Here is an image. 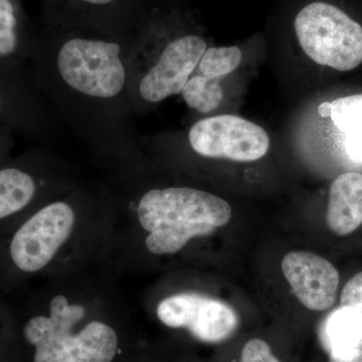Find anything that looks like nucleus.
<instances>
[{
	"label": "nucleus",
	"instance_id": "1",
	"mask_svg": "<svg viewBox=\"0 0 362 362\" xmlns=\"http://www.w3.org/2000/svg\"><path fill=\"white\" fill-rule=\"evenodd\" d=\"M145 245L154 255L175 254L195 237L211 235L232 218L230 204L211 192L187 187L152 188L137 204Z\"/></svg>",
	"mask_w": 362,
	"mask_h": 362
},
{
	"label": "nucleus",
	"instance_id": "2",
	"mask_svg": "<svg viewBox=\"0 0 362 362\" xmlns=\"http://www.w3.org/2000/svg\"><path fill=\"white\" fill-rule=\"evenodd\" d=\"M130 52L113 40L71 37L52 56V73L66 92L85 103L129 106Z\"/></svg>",
	"mask_w": 362,
	"mask_h": 362
},
{
	"label": "nucleus",
	"instance_id": "3",
	"mask_svg": "<svg viewBox=\"0 0 362 362\" xmlns=\"http://www.w3.org/2000/svg\"><path fill=\"white\" fill-rule=\"evenodd\" d=\"M206 49V40L195 35L169 40L154 37L132 49L128 89L130 108L146 111L181 94Z\"/></svg>",
	"mask_w": 362,
	"mask_h": 362
},
{
	"label": "nucleus",
	"instance_id": "4",
	"mask_svg": "<svg viewBox=\"0 0 362 362\" xmlns=\"http://www.w3.org/2000/svg\"><path fill=\"white\" fill-rule=\"evenodd\" d=\"M51 315L35 316L26 323V341L35 347L33 362H111L118 349L115 330L100 321L90 322L78 334L73 328L84 318L80 304L64 295L52 300Z\"/></svg>",
	"mask_w": 362,
	"mask_h": 362
},
{
	"label": "nucleus",
	"instance_id": "5",
	"mask_svg": "<svg viewBox=\"0 0 362 362\" xmlns=\"http://www.w3.org/2000/svg\"><path fill=\"white\" fill-rule=\"evenodd\" d=\"M294 26L298 42L316 64L347 71L362 63V26L338 7L322 1L308 4Z\"/></svg>",
	"mask_w": 362,
	"mask_h": 362
},
{
	"label": "nucleus",
	"instance_id": "6",
	"mask_svg": "<svg viewBox=\"0 0 362 362\" xmlns=\"http://www.w3.org/2000/svg\"><path fill=\"white\" fill-rule=\"evenodd\" d=\"M187 139L199 156L235 162L258 160L270 147V138L264 128L230 114L197 121L189 128Z\"/></svg>",
	"mask_w": 362,
	"mask_h": 362
},
{
	"label": "nucleus",
	"instance_id": "7",
	"mask_svg": "<svg viewBox=\"0 0 362 362\" xmlns=\"http://www.w3.org/2000/svg\"><path fill=\"white\" fill-rule=\"evenodd\" d=\"M75 213L66 202L42 207L14 235L11 257L20 270L33 273L45 268L70 238Z\"/></svg>",
	"mask_w": 362,
	"mask_h": 362
},
{
	"label": "nucleus",
	"instance_id": "8",
	"mask_svg": "<svg viewBox=\"0 0 362 362\" xmlns=\"http://www.w3.org/2000/svg\"><path fill=\"white\" fill-rule=\"evenodd\" d=\"M157 317L171 328H185L197 339L218 343L232 337L239 326L237 313L225 302L197 293H180L158 304Z\"/></svg>",
	"mask_w": 362,
	"mask_h": 362
},
{
	"label": "nucleus",
	"instance_id": "9",
	"mask_svg": "<svg viewBox=\"0 0 362 362\" xmlns=\"http://www.w3.org/2000/svg\"><path fill=\"white\" fill-rule=\"evenodd\" d=\"M282 271L298 300L313 311L329 309L337 300L339 274L323 257L310 252H291L282 261Z\"/></svg>",
	"mask_w": 362,
	"mask_h": 362
},
{
	"label": "nucleus",
	"instance_id": "10",
	"mask_svg": "<svg viewBox=\"0 0 362 362\" xmlns=\"http://www.w3.org/2000/svg\"><path fill=\"white\" fill-rule=\"evenodd\" d=\"M326 221L333 233L347 235L362 225V175L346 173L333 181Z\"/></svg>",
	"mask_w": 362,
	"mask_h": 362
},
{
	"label": "nucleus",
	"instance_id": "11",
	"mask_svg": "<svg viewBox=\"0 0 362 362\" xmlns=\"http://www.w3.org/2000/svg\"><path fill=\"white\" fill-rule=\"evenodd\" d=\"M324 340L331 356H342L362 349V320L347 307L333 311L324 324Z\"/></svg>",
	"mask_w": 362,
	"mask_h": 362
},
{
	"label": "nucleus",
	"instance_id": "12",
	"mask_svg": "<svg viewBox=\"0 0 362 362\" xmlns=\"http://www.w3.org/2000/svg\"><path fill=\"white\" fill-rule=\"evenodd\" d=\"M330 118L344 134L347 154L354 160L362 161V94L331 102Z\"/></svg>",
	"mask_w": 362,
	"mask_h": 362
},
{
	"label": "nucleus",
	"instance_id": "13",
	"mask_svg": "<svg viewBox=\"0 0 362 362\" xmlns=\"http://www.w3.org/2000/svg\"><path fill=\"white\" fill-rule=\"evenodd\" d=\"M37 185L32 175L16 168L0 170V218L25 209L35 197Z\"/></svg>",
	"mask_w": 362,
	"mask_h": 362
},
{
	"label": "nucleus",
	"instance_id": "14",
	"mask_svg": "<svg viewBox=\"0 0 362 362\" xmlns=\"http://www.w3.org/2000/svg\"><path fill=\"white\" fill-rule=\"evenodd\" d=\"M221 80L223 78H209L194 71L180 95L190 109L209 115L218 111L225 99Z\"/></svg>",
	"mask_w": 362,
	"mask_h": 362
},
{
	"label": "nucleus",
	"instance_id": "15",
	"mask_svg": "<svg viewBox=\"0 0 362 362\" xmlns=\"http://www.w3.org/2000/svg\"><path fill=\"white\" fill-rule=\"evenodd\" d=\"M242 59L238 47H207L194 71L209 78H223L239 68Z\"/></svg>",
	"mask_w": 362,
	"mask_h": 362
},
{
	"label": "nucleus",
	"instance_id": "16",
	"mask_svg": "<svg viewBox=\"0 0 362 362\" xmlns=\"http://www.w3.org/2000/svg\"><path fill=\"white\" fill-rule=\"evenodd\" d=\"M20 47L18 18L13 4L11 0H0V56L2 65L18 56Z\"/></svg>",
	"mask_w": 362,
	"mask_h": 362
},
{
	"label": "nucleus",
	"instance_id": "17",
	"mask_svg": "<svg viewBox=\"0 0 362 362\" xmlns=\"http://www.w3.org/2000/svg\"><path fill=\"white\" fill-rule=\"evenodd\" d=\"M340 306L351 309L362 320V272L356 274L343 288Z\"/></svg>",
	"mask_w": 362,
	"mask_h": 362
},
{
	"label": "nucleus",
	"instance_id": "18",
	"mask_svg": "<svg viewBox=\"0 0 362 362\" xmlns=\"http://www.w3.org/2000/svg\"><path fill=\"white\" fill-rule=\"evenodd\" d=\"M240 362H280L272 354L270 346L264 340L252 339L245 344L240 354Z\"/></svg>",
	"mask_w": 362,
	"mask_h": 362
},
{
	"label": "nucleus",
	"instance_id": "19",
	"mask_svg": "<svg viewBox=\"0 0 362 362\" xmlns=\"http://www.w3.org/2000/svg\"><path fill=\"white\" fill-rule=\"evenodd\" d=\"M329 362H362V349L342 356H331Z\"/></svg>",
	"mask_w": 362,
	"mask_h": 362
},
{
	"label": "nucleus",
	"instance_id": "20",
	"mask_svg": "<svg viewBox=\"0 0 362 362\" xmlns=\"http://www.w3.org/2000/svg\"><path fill=\"white\" fill-rule=\"evenodd\" d=\"M319 115L323 118L331 116V102H324L318 108Z\"/></svg>",
	"mask_w": 362,
	"mask_h": 362
},
{
	"label": "nucleus",
	"instance_id": "21",
	"mask_svg": "<svg viewBox=\"0 0 362 362\" xmlns=\"http://www.w3.org/2000/svg\"><path fill=\"white\" fill-rule=\"evenodd\" d=\"M78 1L90 4V6H103L112 4L114 0H78Z\"/></svg>",
	"mask_w": 362,
	"mask_h": 362
}]
</instances>
